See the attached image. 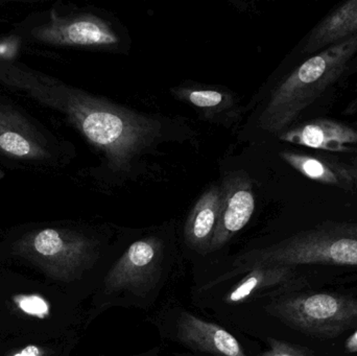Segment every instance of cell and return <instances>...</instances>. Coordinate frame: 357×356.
I'll use <instances>...</instances> for the list:
<instances>
[{"mask_svg": "<svg viewBox=\"0 0 357 356\" xmlns=\"http://www.w3.org/2000/svg\"><path fill=\"white\" fill-rule=\"evenodd\" d=\"M41 41L56 45L91 48H113L119 45V36L104 19L92 14L69 18L54 17L48 24L33 31Z\"/></svg>", "mask_w": 357, "mask_h": 356, "instance_id": "obj_8", "label": "cell"}, {"mask_svg": "<svg viewBox=\"0 0 357 356\" xmlns=\"http://www.w3.org/2000/svg\"><path fill=\"white\" fill-rule=\"evenodd\" d=\"M233 290L227 295L231 304L243 302L260 291L284 284L291 277V267H257L250 270Z\"/></svg>", "mask_w": 357, "mask_h": 356, "instance_id": "obj_16", "label": "cell"}, {"mask_svg": "<svg viewBox=\"0 0 357 356\" xmlns=\"http://www.w3.org/2000/svg\"><path fill=\"white\" fill-rule=\"evenodd\" d=\"M41 349L38 348V347L29 346L23 349L18 355L14 356H41Z\"/></svg>", "mask_w": 357, "mask_h": 356, "instance_id": "obj_20", "label": "cell"}, {"mask_svg": "<svg viewBox=\"0 0 357 356\" xmlns=\"http://www.w3.org/2000/svg\"><path fill=\"white\" fill-rule=\"evenodd\" d=\"M272 313L303 334L335 338L356 325L357 298L335 293L298 295L273 305Z\"/></svg>", "mask_w": 357, "mask_h": 356, "instance_id": "obj_5", "label": "cell"}, {"mask_svg": "<svg viewBox=\"0 0 357 356\" xmlns=\"http://www.w3.org/2000/svg\"><path fill=\"white\" fill-rule=\"evenodd\" d=\"M178 336L181 342L202 353L214 356H248L228 330L189 313L182 314L178 319Z\"/></svg>", "mask_w": 357, "mask_h": 356, "instance_id": "obj_10", "label": "cell"}, {"mask_svg": "<svg viewBox=\"0 0 357 356\" xmlns=\"http://www.w3.org/2000/svg\"><path fill=\"white\" fill-rule=\"evenodd\" d=\"M327 265L357 268V223L327 222L239 257L238 271L257 267Z\"/></svg>", "mask_w": 357, "mask_h": 356, "instance_id": "obj_3", "label": "cell"}, {"mask_svg": "<svg viewBox=\"0 0 357 356\" xmlns=\"http://www.w3.org/2000/svg\"><path fill=\"white\" fill-rule=\"evenodd\" d=\"M15 302L18 304L19 309H22L29 315L37 316L44 318L50 314V307L41 297L38 296H19L15 298Z\"/></svg>", "mask_w": 357, "mask_h": 356, "instance_id": "obj_17", "label": "cell"}, {"mask_svg": "<svg viewBox=\"0 0 357 356\" xmlns=\"http://www.w3.org/2000/svg\"><path fill=\"white\" fill-rule=\"evenodd\" d=\"M163 251L162 240L154 236L133 242L107 274V292L144 294L150 290L160 274Z\"/></svg>", "mask_w": 357, "mask_h": 356, "instance_id": "obj_6", "label": "cell"}, {"mask_svg": "<svg viewBox=\"0 0 357 356\" xmlns=\"http://www.w3.org/2000/svg\"><path fill=\"white\" fill-rule=\"evenodd\" d=\"M220 186H210L195 203L185 224L187 244L199 252L209 251L220 217Z\"/></svg>", "mask_w": 357, "mask_h": 356, "instance_id": "obj_13", "label": "cell"}, {"mask_svg": "<svg viewBox=\"0 0 357 356\" xmlns=\"http://www.w3.org/2000/svg\"><path fill=\"white\" fill-rule=\"evenodd\" d=\"M56 95V106L105 155L115 173H128L134 160L161 135L162 123L154 117L67 86H60Z\"/></svg>", "mask_w": 357, "mask_h": 356, "instance_id": "obj_1", "label": "cell"}, {"mask_svg": "<svg viewBox=\"0 0 357 356\" xmlns=\"http://www.w3.org/2000/svg\"><path fill=\"white\" fill-rule=\"evenodd\" d=\"M281 159L293 167L298 173L308 179L314 180L324 185L333 186L350 192L354 190V181L349 167L328 159L319 158L310 155L283 150Z\"/></svg>", "mask_w": 357, "mask_h": 356, "instance_id": "obj_14", "label": "cell"}, {"mask_svg": "<svg viewBox=\"0 0 357 356\" xmlns=\"http://www.w3.org/2000/svg\"><path fill=\"white\" fill-rule=\"evenodd\" d=\"M349 171L350 175H351L352 181H354V188L357 194V157L354 159L351 164H350Z\"/></svg>", "mask_w": 357, "mask_h": 356, "instance_id": "obj_21", "label": "cell"}, {"mask_svg": "<svg viewBox=\"0 0 357 356\" xmlns=\"http://www.w3.org/2000/svg\"><path fill=\"white\" fill-rule=\"evenodd\" d=\"M354 108H356V110H357V98L356 100V102H354Z\"/></svg>", "mask_w": 357, "mask_h": 356, "instance_id": "obj_22", "label": "cell"}, {"mask_svg": "<svg viewBox=\"0 0 357 356\" xmlns=\"http://www.w3.org/2000/svg\"><path fill=\"white\" fill-rule=\"evenodd\" d=\"M138 356H142V355H138Z\"/></svg>", "mask_w": 357, "mask_h": 356, "instance_id": "obj_23", "label": "cell"}, {"mask_svg": "<svg viewBox=\"0 0 357 356\" xmlns=\"http://www.w3.org/2000/svg\"><path fill=\"white\" fill-rule=\"evenodd\" d=\"M345 349L347 353H357V330L346 341Z\"/></svg>", "mask_w": 357, "mask_h": 356, "instance_id": "obj_19", "label": "cell"}, {"mask_svg": "<svg viewBox=\"0 0 357 356\" xmlns=\"http://www.w3.org/2000/svg\"><path fill=\"white\" fill-rule=\"evenodd\" d=\"M281 141L325 152L348 153L357 146V130L331 119H312L289 127L278 136Z\"/></svg>", "mask_w": 357, "mask_h": 356, "instance_id": "obj_9", "label": "cell"}, {"mask_svg": "<svg viewBox=\"0 0 357 356\" xmlns=\"http://www.w3.org/2000/svg\"><path fill=\"white\" fill-rule=\"evenodd\" d=\"M180 102H186L215 123H230L238 116L236 100L232 93L215 87L201 85L178 86L171 90Z\"/></svg>", "mask_w": 357, "mask_h": 356, "instance_id": "obj_11", "label": "cell"}, {"mask_svg": "<svg viewBox=\"0 0 357 356\" xmlns=\"http://www.w3.org/2000/svg\"><path fill=\"white\" fill-rule=\"evenodd\" d=\"M357 54V33L310 56L271 93L260 129L280 135L348 70Z\"/></svg>", "mask_w": 357, "mask_h": 356, "instance_id": "obj_2", "label": "cell"}, {"mask_svg": "<svg viewBox=\"0 0 357 356\" xmlns=\"http://www.w3.org/2000/svg\"><path fill=\"white\" fill-rule=\"evenodd\" d=\"M0 150L10 156L22 159H40L45 156L33 134L16 117L0 111Z\"/></svg>", "mask_w": 357, "mask_h": 356, "instance_id": "obj_15", "label": "cell"}, {"mask_svg": "<svg viewBox=\"0 0 357 356\" xmlns=\"http://www.w3.org/2000/svg\"><path fill=\"white\" fill-rule=\"evenodd\" d=\"M259 356H310L302 351L301 349L296 348L293 345L287 344L281 341L271 339L268 341V349L260 353Z\"/></svg>", "mask_w": 357, "mask_h": 356, "instance_id": "obj_18", "label": "cell"}, {"mask_svg": "<svg viewBox=\"0 0 357 356\" xmlns=\"http://www.w3.org/2000/svg\"><path fill=\"white\" fill-rule=\"evenodd\" d=\"M220 187V217L209 251L222 248L248 225L255 211V192L249 173L229 171L222 178Z\"/></svg>", "mask_w": 357, "mask_h": 356, "instance_id": "obj_7", "label": "cell"}, {"mask_svg": "<svg viewBox=\"0 0 357 356\" xmlns=\"http://www.w3.org/2000/svg\"><path fill=\"white\" fill-rule=\"evenodd\" d=\"M15 249L21 257L60 281L81 277L98 257L94 240L77 232L54 228L26 234Z\"/></svg>", "mask_w": 357, "mask_h": 356, "instance_id": "obj_4", "label": "cell"}, {"mask_svg": "<svg viewBox=\"0 0 357 356\" xmlns=\"http://www.w3.org/2000/svg\"><path fill=\"white\" fill-rule=\"evenodd\" d=\"M357 33V0H350L325 17L314 26L302 48L305 54H316Z\"/></svg>", "mask_w": 357, "mask_h": 356, "instance_id": "obj_12", "label": "cell"}]
</instances>
